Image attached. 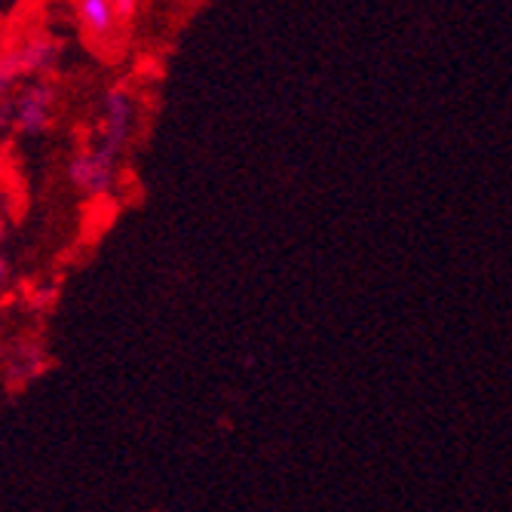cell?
<instances>
[{
	"label": "cell",
	"mask_w": 512,
	"mask_h": 512,
	"mask_svg": "<svg viewBox=\"0 0 512 512\" xmlns=\"http://www.w3.org/2000/svg\"><path fill=\"white\" fill-rule=\"evenodd\" d=\"M56 111H59V86L43 77H31L13 89L10 99L0 102V123L10 126L16 135L37 138L53 129Z\"/></svg>",
	"instance_id": "cell-1"
},
{
	"label": "cell",
	"mask_w": 512,
	"mask_h": 512,
	"mask_svg": "<svg viewBox=\"0 0 512 512\" xmlns=\"http://www.w3.org/2000/svg\"><path fill=\"white\" fill-rule=\"evenodd\" d=\"M59 62V43L50 34H31L0 53V102L13 96L22 80L46 77Z\"/></svg>",
	"instance_id": "cell-2"
},
{
	"label": "cell",
	"mask_w": 512,
	"mask_h": 512,
	"mask_svg": "<svg viewBox=\"0 0 512 512\" xmlns=\"http://www.w3.org/2000/svg\"><path fill=\"white\" fill-rule=\"evenodd\" d=\"M65 175L80 197H86V200L108 197L117 188V178H120V154L105 145L83 148L68 160Z\"/></svg>",
	"instance_id": "cell-3"
},
{
	"label": "cell",
	"mask_w": 512,
	"mask_h": 512,
	"mask_svg": "<svg viewBox=\"0 0 512 512\" xmlns=\"http://www.w3.org/2000/svg\"><path fill=\"white\" fill-rule=\"evenodd\" d=\"M135 126V99L126 86H111L102 102H99V117H96V145H105L117 154H123L129 135Z\"/></svg>",
	"instance_id": "cell-4"
},
{
	"label": "cell",
	"mask_w": 512,
	"mask_h": 512,
	"mask_svg": "<svg viewBox=\"0 0 512 512\" xmlns=\"http://www.w3.org/2000/svg\"><path fill=\"white\" fill-rule=\"evenodd\" d=\"M74 13H77L80 31L92 43H111L120 34L114 0H74Z\"/></svg>",
	"instance_id": "cell-5"
},
{
	"label": "cell",
	"mask_w": 512,
	"mask_h": 512,
	"mask_svg": "<svg viewBox=\"0 0 512 512\" xmlns=\"http://www.w3.org/2000/svg\"><path fill=\"white\" fill-rule=\"evenodd\" d=\"M114 10H117L120 28H129L138 19V13H142V0H114Z\"/></svg>",
	"instance_id": "cell-6"
},
{
	"label": "cell",
	"mask_w": 512,
	"mask_h": 512,
	"mask_svg": "<svg viewBox=\"0 0 512 512\" xmlns=\"http://www.w3.org/2000/svg\"><path fill=\"white\" fill-rule=\"evenodd\" d=\"M4 273H7V264H4V258H0V283H4Z\"/></svg>",
	"instance_id": "cell-7"
}]
</instances>
